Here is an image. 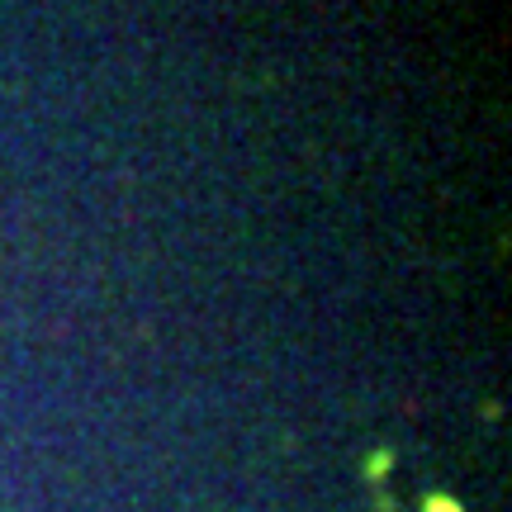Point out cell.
Returning <instances> with one entry per match:
<instances>
[{
    "mask_svg": "<svg viewBox=\"0 0 512 512\" xmlns=\"http://www.w3.org/2000/svg\"><path fill=\"white\" fill-rule=\"evenodd\" d=\"M427 512H460V508H451L446 498H432V503H427Z\"/></svg>",
    "mask_w": 512,
    "mask_h": 512,
    "instance_id": "6da1fadb",
    "label": "cell"
}]
</instances>
